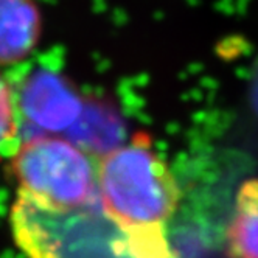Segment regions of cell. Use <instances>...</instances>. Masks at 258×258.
I'll return each mask as SVG.
<instances>
[{
  "label": "cell",
  "mask_w": 258,
  "mask_h": 258,
  "mask_svg": "<svg viewBox=\"0 0 258 258\" xmlns=\"http://www.w3.org/2000/svg\"><path fill=\"white\" fill-rule=\"evenodd\" d=\"M98 198L123 239L167 235L180 201L177 180L146 133L98 159Z\"/></svg>",
  "instance_id": "cell-1"
},
{
  "label": "cell",
  "mask_w": 258,
  "mask_h": 258,
  "mask_svg": "<svg viewBox=\"0 0 258 258\" xmlns=\"http://www.w3.org/2000/svg\"><path fill=\"white\" fill-rule=\"evenodd\" d=\"M19 190L61 212H84L98 196V157L61 137H36L14 153Z\"/></svg>",
  "instance_id": "cell-2"
},
{
  "label": "cell",
  "mask_w": 258,
  "mask_h": 258,
  "mask_svg": "<svg viewBox=\"0 0 258 258\" xmlns=\"http://www.w3.org/2000/svg\"><path fill=\"white\" fill-rule=\"evenodd\" d=\"M77 213L53 209L19 190L10 215L16 246L27 258H62L67 227Z\"/></svg>",
  "instance_id": "cell-3"
},
{
  "label": "cell",
  "mask_w": 258,
  "mask_h": 258,
  "mask_svg": "<svg viewBox=\"0 0 258 258\" xmlns=\"http://www.w3.org/2000/svg\"><path fill=\"white\" fill-rule=\"evenodd\" d=\"M21 115L47 133L73 127L84 112V103L64 78L51 72L31 75L17 97Z\"/></svg>",
  "instance_id": "cell-4"
},
{
  "label": "cell",
  "mask_w": 258,
  "mask_h": 258,
  "mask_svg": "<svg viewBox=\"0 0 258 258\" xmlns=\"http://www.w3.org/2000/svg\"><path fill=\"white\" fill-rule=\"evenodd\" d=\"M41 17L33 0H0V64L22 59L39 38Z\"/></svg>",
  "instance_id": "cell-5"
},
{
  "label": "cell",
  "mask_w": 258,
  "mask_h": 258,
  "mask_svg": "<svg viewBox=\"0 0 258 258\" xmlns=\"http://www.w3.org/2000/svg\"><path fill=\"white\" fill-rule=\"evenodd\" d=\"M224 243L229 258H258V179L239 185Z\"/></svg>",
  "instance_id": "cell-6"
},
{
  "label": "cell",
  "mask_w": 258,
  "mask_h": 258,
  "mask_svg": "<svg viewBox=\"0 0 258 258\" xmlns=\"http://www.w3.org/2000/svg\"><path fill=\"white\" fill-rule=\"evenodd\" d=\"M78 123L80 131L75 143L83 146L95 157L100 159L121 145V123L114 110L107 109L106 106L94 104L89 109L84 107Z\"/></svg>",
  "instance_id": "cell-7"
},
{
  "label": "cell",
  "mask_w": 258,
  "mask_h": 258,
  "mask_svg": "<svg viewBox=\"0 0 258 258\" xmlns=\"http://www.w3.org/2000/svg\"><path fill=\"white\" fill-rule=\"evenodd\" d=\"M21 110L17 104V97L8 86V83L0 77V154L16 153L19 148L17 131H19Z\"/></svg>",
  "instance_id": "cell-8"
}]
</instances>
